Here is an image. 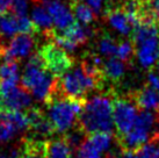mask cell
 <instances>
[{
  "label": "cell",
  "instance_id": "36",
  "mask_svg": "<svg viewBox=\"0 0 159 158\" xmlns=\"http://www.w3.org/2000/svg\"><path fill=\"white\" fill-rule=\"evenodd\" d=\"M0 158H5V156L2 155V152H0Z\"/></svg>",
  "mask_w": 159,
  "mask_h": 158
},
{
  "label": "cell",
  "instance_id": "20",
  "mask_svg": "<svg viewBox=\"0 0 159 158\" xmlns=\"http://www.w3.org/2000/svg\"><path fill=\"white\" fill-rule=\"evenodd\" d=\"M72 12L77 21L85 26H89L91 23H93L97 15L87 5L80 2L79 0H75L72 4Z\"/></svg>",
  "mask_w": 159,
  "mask_h": 158
},
{
  "label": "cell",
  "instance_id": "31",
  "mask_svg": "<svg viewBox=\"0 0 159 158\" xmlns=\"http://www.w3.org/2000/svg\"><path fill=\"white\" fill-rule=\"evenodd\" d=\"M108 158H136V156H135V151L121 150L116 154H111Z\"/></svg>",
  "mask_w": 159,
  "mask_h": 158
},
{
  "label": "cell",
  "instance_id": "6",
  "mask_svg": "<svg viewBox=\"0 0 159 158\" xmlns=\"http://www.w3.org/2000/svg\"><path fill=\"white\" fill-rule=\"evenodd\" d=\"M39 55L44 63L45 69L56 78L63 77L75 65V59L55 42L43 44L39 50Z\"/></svg>",
  "mask_w": 159,
  "mask_h": 158
},
{
  "label": "cell",
  "instance_id": "2",
  "mask_svg": "<svg viewBox=\"0 0 159 158\" xmlns=\"http://www.w3.org/2000/svg\"><path fill=\"white\" fill-rule=\"evenodd\" d=\"M138 62L144 69H152L159 62V20H143L133 34Z\"/></svg>",
  "mask_w": 159,
  "mask_h": 158
},
{
  "label": "cell",
  "instance_id": "10",
  "mask_svg": "<svg viewBox=\"0 0 159 158\" xmlns=\"http://www.w3.org/2000/svg\"><path fill=\"white\" fill-rule=\"evenodd\" d=\"M106 20L114 30L123 36H133L136 27L141 23V19L138 16L127 13L122 8L108 11Z\"/></svg>",
  "mask_w": 159,
  "mask_h": 158
},
{
  "label": "cell",
  "instance_id": "22",
  "mask_svg": "<svg viewBox=\"0 0 159 158\" xmlns=\"http://www.w3.org/2000/svg\"><path fill=\"white\" fill-rule=\"evenodd\" d=\"M6 115H7V120L12 123L16 132H23L29 129V121H28L26 113L6 110Z\"/></svg>",
  "mask_w": 159,
  "mask_h": 158
},
{
  "label": "cell",
  "instance_id": "16",
  "mask_svg": "<svg viewBox=\"0 0 159 158\" xmlns=\"http://www.w3.org/2000/svg\"><path fill=\"white\" fill-rule=\"evenodd\" d=\"M61 35L65 37L70 43L73 44L75 48H78L80 45L87 43L89 37L93 35V30L89 26H85L79 22H75L67 29L62 31Z\"/></svg>",
  "mask_w": 159,
  "mask_h": 158
},
{
  "label": "cell",
  "instance_id": "18",
  "mask_svg": "<svg viewBox=\"0 0 159 158\" xmlns=\"http://www.w3.org/2000/svg\"><path fill=\"white\" fill-rule=\"evenodd\" d=\"M102 70L107 81L109 80L111 83H119L125 73V63L116 57L108 58L103 63Z\"/></svg>",
  "mask_w": 159,
  "mask_h": 158
},
{
  "label": "cell",
  "instance_id": "24",
  "mask_svg": "<svg viewBox=\"0 0 159 158\" xmlns=\"http://www.w3.org/2000/svg\"><path fill=\"white\" fill-rule=\"evenodd\" d=\"M16 134V130L14 129L12 123L7 120L6 109L0 110V143L8 142L11 138Z\"/></svg>",
  "mask_w": 159,
  "mask_h": 158
},
{
  "label": "cell",
  "instance_id": "19",
  "mask_svg": "<svg viewBox=\"0 0 159 158\" xmlns=\"http://www.w3.org/2000/svg\"><path fill=\"white\" fill-rule=\"evenodd\" d=\"M72 149L64 137L47 140V158H71Z\"/></svg>",
  "mask_w": 159,
  "mask_h": 158
},
{
  "label": "cell",
  "instance_id": "5",
  "mask_svg": "<svg viewBox=\"0 0 159 158\" xmlns=\"http://www.w3.org/2000/svg\"><path fill=\"white\" fill-rule=\"evenodd\" d=\"M86 101L75 100L59 94L48 106V118L57 132H67L78 124V118Z\"/></svg>",
  "mask_w": 159,
  "mask_h": 158
},
{
  "label": "cell",
  "instance_id": "35",
  "mask_svg": "<svg viewBox=\"0 0 159 158\" xmlns=\"http://www.w3.org/2000/svg\"><path fill=\"white\" fill-rule=\"evenodd\" d=\"M4 100H2V98L0 95V110H4Z\"/></svg>",
  "mask_w": 159,
  "mask_h": 158
},
{
  "label": "cell",
  "instance_id": "26",
  "mask_svg": "<svg viewBox=\"0 0 159 158\" xmlns=\"http://www.w3.org/2000/svg\"><path fill=\"white\" fill-rule=\"evenodd\" d=\"M135 53V47H134L133 41H122L119 43L117 51H116V58L121 59L125 64L131 62Z\"/></svg>",
  "mask_w": 159,
  "mask_h": 158
},
{
  "label": "cell",
  "instance_id": "23",
  "mask_svg": "<svg viewBox=\"0 0 159 158\" xmlns=\"http://www.w3.org/2000/svg\"><path fill=\"white\" fill-rule=\"evenodd\" d=\"M136 158H159V135L135 151Z\"/></svg>",
  "mask_w": 159,
  "mask_h": 158
},
{
  "label": "cell",
  "instance_id": "3",
  "mask_svg": "<svg viewBox=\"0 0 159 158\" xmlns=\"http://www.w3.org/2000/svg\"><path fill=\"white\" fill-rule=\"evenodd\" d=\"M159 112L141 110L131 130L124 136L116 137L121 150L136 151L159 135Z\"/></svg>",
  "mask_w": 159,
  "mask_h": 158
},
{
  "label": "cell",
  "instance_id": "33",
  "mask_svg": "<svg viewBox=\"0 0 159 158\" xmlns=\"http://www.w3.org/2000/svg\"><path fill=\"white\" fill-rule=\"evenodd\" d=\"M12 5V0H0V14H5Z\"/></svg>",
  "mask_w": 159,
  "mask_h": 158
},
{
  "label": "cell",
  "instance_id": "34",
  "mask_svg": "<svg viewBox=\"0 0 159 158\" xmlns=\"http://www.w3.org/2000/svg\"><path fill=\"white\" fill-rule=\"evenodd\" d=\"M8 158H19V150H16V149L12 150V152H11Z\"/></svg>",
  "mask_w": 159,
  "mask_h": 158
},
{
  "label": "cell",
  "instance_id": "1",
  "mask_svg": "<svg viewBox=\"0 0 159 158\" xmlns=\"http://www.w3.org/2000/svg\"><path fill=\"white\" fill-rule=\"evenodd\" d=\"M114 98L113 91H109L86 100L77 126L89 136L99 132L111 134L114 129Z\"/></svg>",
  "mask_w": 159,
  "mask_h": 158
},
{
  "label": "cell",
  "instance_id": "9",
  "mask_svg": "<svg viewBox=\"0 0 159 158\" xmlns=\"http://www.w3.org/2000/svg\"><path fill=\"white\" fill-rule=\"evenodd\" d=\"M53 21V26L61 33L75 23L72 8L63 0H39Z\"/></svg>",
  "mask_w": 159,
  "mask_h": 158
},
{
  "label": "cell",
  "instance_id": "27",
  "mask_svg": "<svg viewBox=\"0 0 159 158\" xmlns=\"http://www.w3.org/2000/svg\"><path fill=\"white\" fill-rule=\"evenodd\" d=\"M75 158H101L100 151L95 149L89 138L75 150Z\"/></svg>",
  "mask_w": 159,
  "mask_h": 158
},
{
  "label": "cell",
  "instance_id": "8",
  "mask_svg": "<svg viewBox=\"0 0 159 158\" xmlns=\"http://www.w3.org/2000/svg\"><path fill=\"white\" fill-rule=\"evenodd\" d=\"M36 28L28 16L0 14V39H8L16 34H33Z\"/></svg>",
  "mask_w": 159,
  "mask_h": 158
},
{
  "label": "cell",
  "instance_id": "7",
  "mask_svg": "<svg viewBox=\"0 0 159 158\" xmlns=\"http://www.w3.org/2000/svg\"><path fill=\"white\" fill-rule=\"evenodd\" d=\"M137 109L138 107L131 95L114 98L113 118L116 128V137L124 136L131 130L138 115Z\"/></svg>",
  "mask_w": 159,
  "mask_h": 158
},
{
  "label": "cell",
  "instance_id": "28",
  "mask_svg": "<svg viewBox=\"0 0 159 158\" xmlns=\"http://www.w3.org/2000/svg\"><path fill=\"white\" fill-rule=\"evenodd\" d=\"M29 7V0H12L11 9L16 16H27Z\"/></svg>",
  "mask_w": 159,
  "mask_h": 158
},
{
  "label": "cell",
  "instance_id": "29",
  "mask_svg": "<svg viewBox=\"0 0 159 158\" xmlns=\"http://www.w3.org/2000/svg\"><path fill=\"white\" fill-rule=\"evenodd\" d=\"M79 1L87 5L97 15L101 14L106 7V0H79Z\"/></svg>",
  "mask_w": 159,
  "mask_h": 158
},
{
  "label": "cell",
  "instance_id": "12",
  "mask_svg": "<svg viewBox=\"0 0 159 158\" xmlns=\"http://www.w3.org/2000/svg\"><path fill=\"white\" fill-rule=\"evenodd\" d=\"M26 115L29 121V129L33 132L34 137H41L42 140L52 136L53 132H56L50 118L41 108L30 107L29 109H27Z\"/></svg>",
  "mask_w": 159,
  "mask_h": 158
},
{
  "label": "cell",
  "instance_id": "13",
  "mask_svg": "<svg viewBox=\"0 0 159 158\" xmlns=\"http://www.w3.org/2000/svg\"><path fill=\"white\" fill-rule=\"evenodd\" d=\"M35 47V39L31 34H19L6 45V56L14 61L28 57Z\"/></svg>",
  "mask_w": 159,
  "mask_h": 158
},
{
  "label": "cell",
  "instance_id": "11",
  "mask_svg": "<svg viewBox=\"0 0 159 158\" xmlns=\"http://www.w3.org/2000/svg\"><path fill=\"white\" fill-rule=\"evenodd\" d=\"M4 100V108L9 112H21L29 109L31 106V95L21 85H16L7 91L0 92Z\"/></svg>",
  "mask_w": 159,
  "mask_h": 158
},
{
  "label": "cell",
  "instance_id": "4",
  "mask_svg": "<svg viewBox=\"0 0 159 158\" xmlns=\"http://www.w3.org/2000/svg\"><path fill=\"white\" fill-rule=\"evenodd\" d=\"M105 84L93 78L84 70L81 63L75 64L70 71L59 78V90L64 97L86 101V95L91 91H101Z\"/></svg>",
  "mask_w": 159,
  "mask_h": 158
},
{
  "label": "cell",
  "instance_id": "15",
  "mask_svg": "<svg viewBox=\"0 0 159 158\" xmlns=\"http://www.w3.org/2000/svg\"><path fill=\"white\" fill-rule=\"evenodd\" d=\"M19 158H47V141L34 136L25 137L19 150Z\"/></svg>",
  "mask_w": 159,
  "mask_h": 158
},
{
  "label": "cell",
  "instance_id": "25",
  "mask_svg": "<svg viewBox=\"0 0 159 158\" xmlns=\"http://www.w3.org/2000/svg\"><path fill=\"white\" fill-rule=\"evenodd\" d=\"M89 141L92 143V145L95 149L102 152V151H108L111 149V143H113V137H111V134L99 132V134L91 135L89 137Z\"/></svg>",
  "mask_w": 159,
  "mask_h": 158
},
{
  "label": "cell",
  "instance_id": "14",
  "mask_svg": "<svg viewBox=\"0 0 159 158\" xmlns=\"http://www.w3.org/2000/svg\"><path fill=\"white\" fill-rule=\"evenodd\" d=\"M131 97L139 109L159 112V95L157 91L149 84L134 92Z\"/></svg>",
  "mask_w": 159,
  "mask_h": 158
},
{
  "label": "cell",
  "instance_id": "30",
  "mask_svg": "<svg viewBox=\"0 0 159 158\" xmlns=\"http://www.w3.org/2000/svg\"><path fill=\"white\" fill-rule=\"evenodd\" d=\"M148 80H149V85L151 87H153L157 91L159 95V71H151L149 72V76H148Z\"/></svg>",
  "mask_w": 159,
  "mask_h": 158
},
{
  "label": "cell",
  "instance_id": "32",
  "mask_svg": "<svg viewBox=\"0 0 159 158\" xmlns=\"http://www.w3.org/2000/svg\"><path fill=\"white\" fill-rule=\"evenodd\" d=\"M125 1L127 0H106V7L108 8V11L121 8V6H123Z\"/></svg>",
  "mask_w": 159,
  "mask_h": 158
},
{
  "label": "cell",
  "instance_id": "17",
  "mask_svg": "<svg viewBox=\"0 0 159 158\" xmlns=\"http://www.w3.org/2000/svg\"><path fill=\"white\" fill-rule=\"evenodd\" d=\"M31 21L36 30L42 31L45 36H50L53 31V21L48 11L42 5H35L31 9Z\"/></svg>",
  "mask_w": 159,
  "mask_h": 158
},
{
  "label": "cell",
  "instance_id": "21",
  "mask_svg": "<svg viewBox=\"0 0 159 158\" xmlns=\"http://www.w3.org/2000/svg\"><path fill=\"white\" fill-rule=\"evenodd\" d=\"M117 47H119V43L109 34L101 35L97 43V49L99 55L100 56H106V57L109 58L116 57Z\"/></svg>",
  "mask_w": 159,
  "mask_h": 158
}]
</instances>
